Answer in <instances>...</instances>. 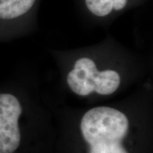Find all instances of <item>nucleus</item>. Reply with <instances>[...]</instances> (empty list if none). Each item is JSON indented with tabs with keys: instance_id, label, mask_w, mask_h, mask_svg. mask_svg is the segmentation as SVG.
I'll list each match as a JSON object with an SVG mask.
<instances>
[{
	"instance_id": "f03ea898",
	"label": "nucleus",
	"mask_w": 153,
	"mask_h": 153,
	"mask_svg": "<svg viewBox=\"0 0 153 153\" xmlns=\"http://www.w3.org/2000/svg\"><path fill=\"white\" fill-rule=\"evenodd\" d=\"M66 82L71 91L79 96L93 93L110 95L120 87L121 76L114 70L100 71L92 59L81 57L68 72Z\"/></svg>"
},
{
	"instance_id": "20e7f679",
	"label": "nucleus",
	"mask_w": 153,
	"mask_h": 153,
	"mask_svg": "<svg viewBox=\"0 0 153 153\" xmlns=\"http://www.w3.org/2000/svg\"><path fill=\"white\" fill-rule=\"evenodd\" d=\"M36 0H0V38L6 34L10 23L26 15Z\"/></svg>"
},
{
	"instance_id": "f257e3e1",
	"label": "nucleus",
	"mask_w": 153,
	"mask_h": 153,
	"mask_svg": "<svg viewBox=\"0 0 153 153\" xmlns=\"http://www.w3.org/2000/svg\"><path fill=\"white\" fill-rule=\"evenodd\" d=\"M129 121L123 111L110 106H96L86 111L80 128L89 153H128L123 146Z\"/></svg>"
},
{
	"instance_id": "7ed1b4c3",
	"label": "nucleus",
	"mask_w": 153,
	"mask_h": 153,
	"mask_svg": "<svg viewBox=\"0 0 153 153\" xmlns=\"http://www.w3.org/2000/svg\"><path fill=\"white\" fill-rule=\"evenodd\" d=\"M22 113V104L15 94L0 92V153L16 152L20 146Z\"/></svg>"
},
{
	"instance_id": "39448f33",
	"label": "nucleus",
	"mask_w": 153,
	"mask_h": 153,
	"mask_svg": "<svg viewBox=\"0 0 153 153\" xmlns=\"http://www.w3.org/2000/svg\"><path fill=\"white\" fill-rule=\"evenodd\" d=\"M128 0H85V5L90 13L98 17H105L113 10H123Z\"/></svg>"
}]
</instances>
